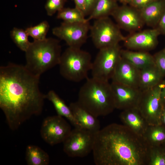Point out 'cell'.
I'll return each instance as SVG.
<instances>
[{
    "label": "cell",
    "mask_w": 165,
    "mask_h": 165,
    "mask_svg": "<svg viewBox=\"0 0 165 165\" xmlns=\"http://www.w3.org/2000/svg\"><path fill=\"white\" fill-rule=\"evenodd\" d=\"M72 130L70 125L63 117L50 116L43 120L40 130L43 140L51 145L63 142Z\"/></svg>",
    "instance_id": "8fae6325"
},
{
    "label": "cell",
    "mask_w": 165,
    "mask_h": 165,
    "mask_svg": "<svg viewBox=\"0 0 165 165\" xmlns=\"http://www.w3.org/2000/svg\"><path fill=\"white\" fill-rule=\"evenodd\" d=\"M111 16L120 28L129 32L139 30L145 24L139 10L129 5L118 6Z\"/></svg>",
    "instance_id": "4fadbf2b"
},
{
    "label": "cell",
    "mask_w": 165,
    "mask_h": 165,
    "mask_svg": "<svg viewBox=\"0 0 165 165\" xmlns=\"http://www.w3.org/2000/svg\"><path fill=\"white\" fill-rule=\"evenodd\" d=\"M116 1H118V0H116Z\"/></svg>",
    "instance_id": "74e56055"
},
{
    "label": "cell",
    "mask_w": 165,
    "mask_h": 165,
    "mask_svg": "<svg viewBox=\"0 0 165 165\" xmlns=\"http://www.w3.org/2000/svg\"><path fill=\"white\" fill-rule=\"evenodd\" d=\"M160 124L165 128V105L163 106L160 119Z\"/></svg>",
    "instance_id": "d590c367"
},
{
    "label": "cell",
    "mask_w": 165,
    "mask_h": 165,
    "mask_svg": "<svg viewBox=\"0 0 165 165\" xmlns=\"http://www.w3.org/2000/svg\"><path fill=\"white\" fill-rule=\"evenodd\" d=\"M27 68L39 76L59 65L61 55L59 41L52 38L34 40L25 52Z\"/></svg>",
    "instance_id": "277c9868"
},
{
    "label": "cell",
    "mask_w": 165,
    "mask_h": 165,
    "mask_svg": "<svg viewBox=\"0 0 165 165\" xmlns=\"http://www.w3.org/2000/svg\"><path fill=\"white\" fill-rule=\"evenodd\" d=\"M10 35L11 38L18 47L25 52L31 42L29 41V36L25 30L14 28L10 31Z\"/></svg>",
    "instance_id": "484cf974"
},
{
    "label": "cell",
    "mask_w": 165,
    "mask_h": 165,
    "mask_svg": "<svg viewBox=\"0 0 165 165\" xmlns=\"http://www.w3.org/2000/svg\"><path fill=\"white\" fill-rule=\"evenodd\" d=\"M66 0H47L45 9L48 15L51 16L64 8Z\"/></svg>",
    "instance_id": "f1b7e54d"
},
{
    "label": "cell",
    "mask_w": 165,
    "mask_h": 165,
    "mask_svg": "<svg viewBox=\"0 0 165 165\" xmlns=\"http://www.w3.org/2000/svg\"><path fill=\"white\" fill-rule=\"evenodd\" d=\"M149 149L143 137L113 123L95 133L92 152L96 165H148Z\"/></svg>",
    "instance_id": "7a4b0ae2"
},
{
    "label": "cell",
    "mask_w": 165,
    "mask_h": 165,
    "mask_svg": "<svg viewBox=\"0 0 165 165\" xmlns=\"http://www.w3.org/2000/svg\"><path fill=\"white\" fill-rule=\"evenodd\" d=\"M49 28L48 22L44 20L37 25L27 28L25 30L28 36L32 38L34 40L40 41L47 38L46 35Z\"/></svg>",
    "instance_id": "4316f807"
},
{
    "label": "cell",
    "mask_w": 165,
    "mask_h": 165,
    "mask_svg": "<svg viewBox=\"0 0 165 165\" xmlns=\"http://www.w3.org/2000/svg\"><path fill=\"white\" fill-rule=\"evenodd\" d=\"M25 159L28 165H48L50 162L48 154L36 145H28L26 150Z\"/></svg>",
    "instance_id": "603a6c76"
},
{
    "label": "cell",
    "mask_w": 165,
    "mask_h": 165,
    "mask_svg": "<svg viewBox=\"0 0 165 165\" xmlns=\"http://www.w3.org/2000/svg\"><path fill=\"white\" fill-rule=\"evenodd\" d=\"M161 89L160 95L161 101L163 106L165 105V79H163L161 82Z\"/></svg>",
    "instance_id": "e575fe53"
},
{
    "label": "cell",
    "mask_w": 165,
    "mask_h": 165,
    "mask_svg": "<svg viewBox=\"0 0 165 165\" xmlns=\"http://www.w3.org/2000/svg\"><path fill=\"white\" fill-rule=\"evenodd\" d=\"M86 2L88 15H89L98 0H86Z\"/></svg>",
    "instance_id": "836d02e7"
},
{
    "label": "cell",
    "mask_w": 165,
    "mask_h": 165,
    "mask_svg": "<svg viewBox=\"0 0 165 165\" xmlns=\"http://www.w3.org/2000/svg\"><path fill=\"white\" fill-rule=\"evenodd\" d=\"M157 0H132L128 4L138 10H140Z\"/></svg>",
    "instance_id": "4dcf8cb0"
},
{
    "label": "cell",
    "mask_w": 165,
    "mask_h": 165,
    "mask_svg": "<svg viewBox=\"0 0 165 165\" xmlns=\"http://www.w3.org/2000/svg\"><path fill=\"white\" fill-rule=\"evenodd\" d=\"M40 77L25 65L10 63L0 67V108L12 130L41 113L45 98L39 89Z\"/></svg>",
    "instance_id": "6da1fadb"
},
{
    "label": "cell",
    "mask_w": 165,
    "mask_h": 165,
    "mask_svg": "<svg viewBox=\"0 0 165 165\" xmlns=\"http://www.w3.org/2000/svg\"><path fill=\"white\" fill-rule=\"evenodd\" d=\"M45 98L52 103L58 115L66 118L74 127H81L74 116L69 107L67 106L54 91H49L45 95Z\"/></svg>",
    "instance_id": "ffe728a7"
},
{
    "label": "cell",
    "mask_w": 165,
    "mask_h": 165,
    "mask_svg": "<svg viewBox=\"0 0 165 165\" xmlns=\"http://www.w3.org/2000/svg\"><path fill=\"white\" fill-rule=\"evenodd\" d=\"M111 85L116 109L123 111L137 107L141 90L112 81Z\"/></svg>",
    "instance_id": "7c38bea8"
},
{
    "label": "cell",
    "mask_w": 165,
    "mask_h": 165,
    "mask_svg": "<svg viewBox=\"0 0 165 165\" xmlns=\"http://www.w3.org/2000/svg\"><path fill=\"white\" fill-rule=\"evenodd\" d=\"M161 82L154 87L142 91L137 107L149 125H160L163 107L161 98Z\"/></svg>",
    "instance_id": "9c48e42d"
},
{
    "label": "cell",
    "mask_w": 165,
    "mask_h": 165,
    "mask_svg": "<svg viewBox=\"0 0 165 165\" xmlns=\"http://www.w3.org/2000/svg\"><path fill=\"white\" fill-rule=\"evenodd\" d=\"M165 10V0H157L139 11L144 23L156 28Z\"/></svg>",
    "instance_id": "ac0fdd59"
},
{
    "label": "cell",
    "mask_w": 165,
    "mask_h": 165,
    "mask_svg": "<svg viewBox=\"0 0 165 165\" xmlns=\"http://www.w3.org/2000/svg\"><path fill=\"white\" fill-rule=\"evenodd\" d=\"M140 72V69L121 57L112 79V81L139 89Z\"/></svg>",
    "instance_id": "9a60e30c"
},
{
    "label": "cell",
    "mask_w": 165,
    "mask_h": 165,
    "mask_svg": "<svg viewBox=\"0 0 165 165\" xmlns=\"http://www.w3.org/2000/svg\"><path fill=\"white\" fill-rule=\"evenodd\" d=\"M160 34L156 27L139 31L125 37L124 45L129 50L148 51L156 46Z\"/></svg>",
    "instance_id": "5bb4252c"
},
{
    "label": "cell",
    "mask_w": 165,
    "mask_h": 165,
    "mask_svg": "<svg viewBox=\"0 0 165 165\" xmlns=\"http://www.w3.org/2000/svg\"><path fill=\"white\" fill-rule=\"evenodd\" d=\"M155 64L164 77H165V47L153 55Z\"/></svg>",
    "instance_id": "f546056e"
},
{
    "label": "cell",
    "mask_w": 165,
    "mask_h": 165,
    "mask_svg": "<svg viewBox=\"0 0 165 165\" xmlns=\"http://www.w3.org/2000/svg\"><path fill=\"white\" fill-rule=\"evenodd\" d=\"M143 137L149 147L159 146L165 142V128L161 125H149Z\"/></svg>",
    "instance_id": "cb8c5ba5"
},
{
    "label": "cell",
    "mask_w": 165,
    "mask_h": 165,
    "mask_svg": "<svg viewBox=\"0 0 165 165\" xmlns=\"http://www.w3.org/2000/svg\"><path fill=\"white\" fill-rule=\"evenodd\" d=\"M116 0H98L87 18V20L90 21L111 15L119 6Z\"/></svg>",
    "instance_id": "7402d4cb"
},
{
    "label": "cell",
    "mask_w": 165,
    "mask_h": 165,
    "mask_svg": "<svg viewBox=\"0 0 165 165\" xmlns=\"http://www.w3.org/2000/svg\"><path fill=\"white\" fill-rule=\"evenodd\" d=\"M95 134L82 127H75L63 142L64 152L70 157L86 156L92 151Z\"/></svg>",
    "instance_id": "ba28073f"
},
{
    "label": "cell",
    "mask_w": 165,
    "mask_h": 165,
    "mask_svg": "<svg viewBox=\"0 0 165 165\" xmlns=\"http://www.w3.org/2000/svg\"><path fill=\"white\" fill-rule=\"evenodd\" d=\"M90 21L78 23L63 21L52 29V33L64 41L68 47L80 48L86 42L91 25Z\"/></svg>",
    "instance_id": "30bf717a"
},
{
    "label": "cell",
    "mask_w": 165,
    "mask_h": 165,
    "mask_svg": "<svg viewBox=\"0 0 165 165\" xmlns=\"http://www.w3.org/2000/svg\"><path fill=\"white\" fill-rule=\"evenodd\" d=\"M75 7L82 11L85 15H88L87 9L86 0H73Z\"/></svg>",
    "instance_id": "1f68e13d"
},
{
    "label": "cell",
    "mask_w": 165,
    "mask_h": 165,
    "mask_svg": "<svg viewBox=\"0 0 165 165\" xmlns=\"http://www.w3.org/2000/svg\"><path fill=\"white\" fill-rule=\"evenodd\" d=\"M69 107L81 127L95 133L100 130V123L97 117L83 108L77 101L71 103Z\"/></svg>",
    "instance_id": "e0dca14e"
},
{
    "label": "cell",
    "mask_w": 165,
    "mask_h": 165,
    "mask_svg": "<svg viewBox=\"0 0 165 165\" xmlns=\"http://www.w3.org/2000/svg\"><path fill=\"white\" fill-rule=\"evenodd\" d=\"M86 79L79 92L78 104L97 118L112 113L116 108L111 83L93 77Z\"/></svg>",
    "instance_id": "3957f363"
},
{
    "label": "cell",
    "mask_w": 165,
    "mask_h": 165,
    "mask_svg": "<svg viewBox=\"0 0 165 165\" xmlns=\"http://www.w3.org/2000/svg\"><path fill=\"white\" fill-rule=\"evenodd\" d=\"M132 0H118L123 5H128Z\"/></svg>",
    "instance_id": "8d00e7d4"
},
{
    "label": "cell",
    "mask_w": 165,
    "mask_h": 165,
    "mask_svg": "<svg viewBox=\"0 0 165 165\" xmlns=\"http://www.w3.org/2000/svg\"><path fill=\"white\" fill-rule=\"evenodd\" d=\"M121 57L127 60L136 67L142 69L155 64L153 55L148 51L122 50Z\"/></svg>",
    "instance_id": "44dd1931"
},
{
    "label": "cell",
    "mask_w": 165,
    "mask_h": 165,
    "mask_svg": "<svg viewBox=\"0 0 165 165\" xmlns=\"http://www.w3.org/2000/svg\"><path fill=\"white\" fill-rule=\"evenodd\" d=\"M156 27L159 29L161 34L165 35V10Z\"/></svg>",
    "instance_id": "d6a6232c"
},
{
    "label": "cell",
    "mask_w": 165,
    "mask_h": 165,
    "mask_svg": "<svg viewBox=\"0 0 165 165\" xmlns=\"http://www.w3.org/2000/svg\"><path fill=\"white\" fill-rule=\"evenodd\" d=\"M119 118L124 125L142 137L149 125L137 107L122 111Z\"/></svg>",
    "instance_id": "2e32d148"
},
{
    "label": "cell",
    "mask_w": 165,
    "mask_h": 165,
    "mask_svg": "<svg viewBox=\"0 0 165 165\" xmlns=\"http://www.w3.org/2000/svg\"><path fill=\"white\" fill-rule=\"evenodd\" d=\"M120 29L109 16L95 20L90 30L94 46L100 50L123 41L125 37L122 35Z\"/></svg>",
    "instance_id": "8992f818"
},
{
    "label": "cell",
    "mask_w": 165,
    "mask_h": 165,
    "mask_svg": "<svg viewBox=\"0 0 165 165\" xmlns=\"http://www.w3.org/2000/svg\"><path fill=\"white\" fill-rule=\"evenodd\" d=\"M85 14L76 7L64 8L57 12V18L70 23H82L89 21Z\"/></svg>",
    "instance_id": "d4e9b609"
},
{
    "label": "cell",
    "mask_w": 165,
    "mask_h": 165,
    "mask_svg": "<svg viewBox=\"0 0 165 165\" xmlns=\"http://www.w3.org/2000/svg\"><path fill=\"white\" fill-rule=\"evenodd\" d=\"M164 78L155 64L140 69L139 88L142 91L154 87Z\"/></svg>",
    "instance_id": "d6986e66"
},
{
    "label": "cell",
    "mask_w": 165,
    "mask_h": 165,
    "mask_svg": "<svg viewBox=\"0 0 165 165\" xmlns=\"http://www.w3.org/2000/svg\"><path fill=\"white\" fill-rule=\"evenodd\" d=\"M92 64L90 53L80 48L68 47L61 54L60 72L66 79L78 82L88 78Z\"/></svg>",
    "instance_id": "5b68a950"
},
{
    "label": "cell",
    "mask_w": 165,
    "mask_h": 165,
    "mask_svg": "<svg viewBox=\"0 0 165 165\" xmlns=\"http://www.w3.org/2000/svg\"><path fill=\"white\" fill-rule=\"evenodd\" d=\"M148 165H165V150L159 146L149 147Z\"/></svg>",
    "instance_id": "83f0119b"
},
{
    "label": "cell",
    "mask_w": 165,
    "mask_h": 165,
    "mask_svg": "<svg viewBox=\"0 0 165 165\" xmlns=\"http://www.w3.org/2000/svg\"><path fill=\"white\" fill-rule=\"evenodd\" d=\"M92 62L91 69L92 77L108 81L113 76L115 69L121 57L119 44L99 50Z\"/></svg>",
    "instance_id": "52a82bcc"
}]
</instances>
